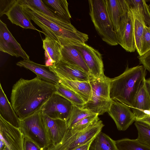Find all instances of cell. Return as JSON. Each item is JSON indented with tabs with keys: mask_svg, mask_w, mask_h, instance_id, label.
<instances>
[{
	"mask_svg": "<svg viewBox=\"0 0 150 150\" xmlns=\"http://www.w3.org/2000/svg\"><path fill=\"white\" fill-rule=\"evenodd\" d=\"M56 91V85L36 76L31 80L21 78L13 85L11 95V105L19 119L41 109Z\"/></svg>",
	"mask_w": 150,
	"mask_h": 150,
	"instance_id": "obj_1",
	"label": "cell"
},
{
	"mask_svg": "<svg viewBox=\"0 0 150 150\" xmlns=\"http://www.w3.org/2000/svg\"><path fill=\"white\" fill-rule=\"evenodd\" d=\"M21 3L28 17L41 28L45 36L58 41L61 45L76 46L88 40V35L77 30L71 22L64 25H59L47 18L41 12Z\"/></svg>",
	"mask_w": 150,
	"mask_h": 150,
	"instance_id": "obj_2",
	"label": "cell"
},
{
	"mask_svg": "<svg viewBox=\"0 0 150 150\" xmlns=\"http://www.w3.org/2000/svg\"><path fill=\"white\" fill-rule=\"evenodd\" d=\"M146 69L142 65L129 68L119 76L111 79L110 97L131 108L135 98L144 81Z\"/></svg>",
	"mask_w": 150,
	"mask_h": 150,
	"instance_id": "obj_3",
	"label": "cell"
},
{
	"mask_svg": "<svg viewBox=\"0 0 150 150\" xmlns=\"http://www.w3.org/2000/svg\"><path fill=\"white\" fill-rule=\"evenodd\" d=\"M89 15L102 40L108 45L118 44L116 32L107 11L106 0H89Z\"/></svg>",
	"mask_w": 150,
	"mask_h": 150,
	"instance_id": "obj_4",
	"label": "cell"
},
{
	"mask_svg": "<svg viewBox=\"0 0 150 150\" xmlns=\"http://www.w3.org/2000/svg\"><path fill=\"white\" fill-rule=\"evenodd\" d=\"M104 126L102 121L97 122L82 130L68 128L62 141L56 145H51L45 150H73L94 139Z\"/></svg>",
	"mask_w": 150,
	"mask_h": 150,
	"instance_id": "obj_5",
	"label": "cell"
},
{
	"mask_svg": "<svg viewBox=\"0 0 150 150\" xmlns=\"http://www.w3.org/2000/svg\"><path fill=\"white\" fill-rule=\"evenodd\" d=\"M19 129L23 135L45 150L51 145L46 131L41 110L19 119Z\"/></svg>",
	"mask_w": 150,
	"mask_h": 150,
	"instance_id": "obj_6",
	"label": "cell"
},
{
	"mask_svg": "<svg viewBox=\"0 0 150 150\" xmlns=\"http://www.w3.org/2000/svg\"><path fill=\"white\" fill-rule=\"evenodd\" d=\"M116 33L119 44L128 52L135 51L133 16L128 3L127 7L121 16L119 29Z\"/></svg>",
	"mask_w": 150,
	"mask_h": 150,
	"instance_id": "obj_7",
	"label": "cell"
},
{
	"mask_svg": "<svg viewBox=\"0 0 150 150\" xmlns=\"http://www.w3.org/2000/svg\"><path fill=\"white\" fill-rule=\"evenodd\" d=\"M74 105L70 101L55 92L49 98L41 110L43 115L51 118L67 121Z\"/></svg>",
	"mask_w": 150,
	"mask_h": 150,
	"instance_id": "obj_8",
	"label": "cell"
},
{
	"mask_svg": "<svg viewBox=\"0 0 150 150\" xmlns=\"http://www.w3.org/2000/svg\"><path fill=\"white\" fill-rule=\"evenodd\" d=\"M75 46L81 52L91 76L95 78L105 76L102 55L98 50L86 43Z\"/></svg>",
	"mask_w": 150,
	"mask_h": 150,
	"instance_id": "obj_9",
	"label": "cell"
},
{
	"mask_svg": "<svg viewBox=\"0 0 150 150\" xmlns=\"http://www.w3.org/2000/svg\"><path fill=\"white\" fill-rule=\"evenodd\" d=\"M0 51L13 56L30 60L29 57L22 48L8 29L6 25L0 20Z\"/></svg>",
	"mask_w": 150,
	"mask_h": 150,
	"instance_id": "obj_10",
	"label": "cell"
},
{
	"mask_svg": "<svg viewBox=\"0 0 150 150\" xmlns=\"http://www.w3.org/2000/svg\"><path fill=\"white\" fill-rule=\"evenodd\" d=\"M130 108L117 101H112L108 112L114 121L118 130H126L136 120Z\"/></svg>",
	"mask_w": 150,
	"mask_h": 150,
	"instance_id": "obj_11",
	"label": "cell"
},
{
	"mask_svg": "<svg viewBox=\"0 0 150 150\" xmlns=\"http://www.w3.org/2000/svg\"><path fill=\"white\" fill-rule=\"evenodd\" d=\"M0 138L9 150H24L23 135L19 128L5 121L0 116Z\"/></svg>",
	"mask_w": 150,
	"mask_h": 150,
	"instance_id": "obj_12",
	"label": "cell"
},
{
	"mask_svg": "<svg viewBox=\"0 0 150 150\" xmlns=\"http://www.w3.org/2000/svg\"><path fill=\"white\" fill-rule=\"evenodd\" d=\"M49 67L59 77L71 81H89L90 74L75 65L61 60Z\"/></svg>",
	"mask_w": 150,
	"mask_h": 150,
	"instance_id": "obj_13",
	"label": "cell"
},
{
	"mask_svg": "<svg viewBox=\"0 0 150 150\" xmlns=\"http://www.w3.org/2000/svg\"><path fill=\"white\" fill-rule=\"evenodd\" d=\"M45 129L51 145H56L62 140L68 129L67 121L53 119L43 115Z\"/></svg>",
	"mask_w": 150,
	"mask_h": 150,
	"instance_id": "obj_14",
	"label": "cell"
},
{
	"mask_svg": "<svg viewBox=\"0 0 150 150\" xmlns=\"http://www.w3.org/2000/svg\"><path fill=\"white\" fill-rule=\"evenodd\" d=\"M16 64L32 71L37 76L45 81L56 85L59 83L58 76L45 65L36 63L30 60L24 59L18 62Z\"/></svg>",
	"mask_w": 150,
	"mask_h": 150,
	"instance_id": "obj_15",
	"label": "cell"
},
{
	"mask_svg": "<svg viewBox=\"0 0 150 150\" xmlns=\"http://www.w3.org/2000/svg\"><path fill=\"white\" fill-rule=\"evenodd\" d=\"M145 79L142 83L131 108L136 118V121L150 113V96L146 87Z\"/></svg>",
	"mask_w": 150,
	"mask_h": 150,
	"instance_id": "obj_16",
	"label": "cell"
},
{
	"mask_svg": "<svg viewBox=\"0 0 150 150\" xmlns=\"http://www.w3.org/2000/svg\"><path fill=\"white\" fill-rule=\"evenodd\" d=\"M8 18L13 24L24 29L38 30L33 25L31 20L25 13L22 4L17 0L8 11L5 14Z\"/></svg>",
	"mask_w": 150,
	"mask_h": 150,
	"instance_id": "obj_17",
	"label": "cell"
},
{
	"mask_svg": "<svg viewBox=\"0 0 150 150\" xmlns=\"http://www.w3.org/2000/svg\"><path fill=\"white\" fill-rule=\"evenodd\" d=\"M61 46V60L75 65L90 75L81 52L75 46L71 45Z\"/></svg>",
	"mask_w": 150,
	"mask_h": 150,
	"instance_id": "obj_18",
	"label": "cell"
},
{
	"mask_svg": "<svg viewBox=\"0 0 150 150\" xmlns=\"http://www.w3.org/2000/svg\"><path fill=\"white\" fill-rule=\"evenodd\" d=\"M110 79L105 76L95 78L90 76L89 82L92 88V96L103 100H111L110 97Z\"/></svg>",
	"mask_w": 150,
	"mask_h": 150,
	"instance_id": "obj_19",
	"label": "cell"
},
{
	"mask_svg": "<svg viewBox=\"0 0 150 150\" xmlns=\"http://www.w3.org/2000/svg\"><path fill=\"white\" fill-rule=\"evenodd\" d=\"M43 48L46 59L45 65L49 67L59 62L61 59V46L57 41L45 36L42 40Z\"/></svg>",
	"mask_w": 150,
	"mask_h": 150,
	"instance_id": "obj_20",
	"label": "cell"
},
{
	"mask_svg": "<svg viewBox=\"0 0 150 150\" xmlns=\"http://www.w3.org/2000/svg\"><path fill=\"white\" fill-rule=\"evenodd\" d=\"M108 13L116 32L119 29L121 16L128 6L127 0H106Z\"/></svg>",
	"mask_w": 150,
	"mask_h": 150,
	"instance_id": "obj_21",
	"label": "cell"
},
{
	"mask_svg": "<svg viewBox=\"0 0 150 150\" xmlns=\"http://www.w3.org/2000/svg\"><path fill=\"white\" fill-rule=\"evenodd\" d=\"M59 77V83L77 94L85 103L90 99L92 90L89 81H71Z\"/></svg>",
	"mask_w": 150,
	"mask_h": 150,
	"instance_id": "obj_22",
	"label": "cell"
},
{
	"mask_svg": "<svg viewBox=\"0 0 150 150\" xmlns=\"http://www.w3.org/2000/svg\"><path fill=\"white\" fill-rule=\"evenodd\" d=\"M0 116L13 126L19 128V119L0 84Z\"/></svg>",
	"mask_w": 150,
	"mask_h": 150,
	"instance_id": "obj_23",
	"label": "cell"
},
{
	"mask_svg": "<svg viewBox=\"0 0 150 150\" xmlns=\"http://www.w3.org/2000/svg\"><path fill=\"white\" fill-rule=\"evenodd\" d=\"M47 6L57 16L67 22H70L71 18L66 0H42Z\"/></svg>",
	"mask_w": 150,
	"mask_h": 150,
	"instance_id": "obj_24",
	"label": "cell"
},
{
	"mask_svg": "<svg viewBox=\"0 0 150 150\" xmlns=\"http://www.w3.org/2000/svg\"><path fill=\"white\" fill-rule=\"evenodd\" d=\"M112 102V100H103L92 96L90 99L81 107L83 109L99 115L108 112Z\"/></svg>",
	"mask_w": 150,
	"mask_h": 150,
	"instance_id": "obj_25",
	"label": "cell"
},
{
	"mask_svg": "<svg viewBox=\"0 0 150 150\" xmlns=\"http://www.w3.org/2000/svg\"><path fill=\"white\" fill-rule=\"evenodd\" d=\"M22 3L50 17L51 21L60 25L66 24L65 21L59 18L44 4L42 0H20Z\"/></svg>",
	"mask_w": 150,
	"mask_h": 150,
	"instance_id": "obj_26",
	"label": "cell"
},
{
	"mask_svg": "<svg viewBox=\"0 0 150 150\" xmlns=\"http://www.w3.org/2000/svg\"><path fill=\"white\" fill-rule=\"evenodd\" d=\"M129 7L133 14L134 34L136 50L139 55L141 50L142 40L144 29L146 25L138 11L134 8Z\"/></svg>",
	"mask_w": 150,
	"mask_h": 150,
	"instance_id": "obj_27",
	"label": "cell"
},
{
	"mask_svg": "<svg viewBox=\"0 0 150 150\" xmlns=\"http://www.w3.org/2000/svg\"><path fill=\"white\" fill-rule=\"evenodd\" d=\"M89 150H118L115 141L100 132L91 145Z\"/></svg>",
	"mask_w": 150,
	"mask_h": 150,
	"instance_id": "obj_28",
	"label": "cell"
},
{
	"mask_svg": "<svg viewBox=\"0 0 150 150\" xmlns=\"http://www.w3.org/2000/svg\"><path fill=\"white\" fill-rule=\"evenodd\" d=\"M56 93L68 100L74 105L81 107L86 103L77 94L60 83L56 85Z\"/></svg>",
	"mask_w": 150,
	"mask_h": 150,
	"instance_id": "obj_29",
	"label": "cell"
},
{
	"mask_svg": "<svg viewBox=\"0 0 150 150\" xmlns=\"http://www.w3.org/2000/svg\"><path fill=\"white\" fill-rule=\"evenodd\" d=\"M129 6L138 11L146 26L150 27V8L144 0H127Z\"/></svg>",
	"mask_w": 150,
	"mask_h": 150,
	"instance_id": "obj_30",
	"label": "cell"
},
{
	"mask_svg": "<svg viewBox=\"0 0 150 150\" xmlns=\"http://www.w3.org/2000/svg\"><path fill=\"white\" fill-rule=\"evenodd\" d=\"M115 141L118 150H150V147L141 144L137 139L125 138Z\"/></svg>",
	"mask_w": 150,
	"mask_h": 150,
	"instance_id": "obj_31",
	"label": "cell"
},
{
	"mask_svg": "<svg viewBox=\"0 0 150 150\" xmlns=\"http://www.w3.org/2000/svg\"><path fill=\"white\" fill-rule=\"evenodd\" d=\"M96 114L83 109L80 107L74 105L70 117L67 121L68 128H69L75 124L85 117Z\"/></svg>",
	"mask_w": 150,
	"mask_h": 150,
	"instance_id": "obj_32",
	"label": "cell"
},
{
	"mask_svg": "<svg viewBox=\"0 0 150 150\" xmlns=\"http://www.w3.org/2000/svg\"><path fill=\"white\" fill-rule=\"evenodd\" d=\"M134 125L138 131L137 140L141 144L150 147V127L139 121H136Z\"/></svg>",
	"mask_w": 150,
	"mask_h": 150,
	"instance_id": "obj_33",
	"label": "cell"
},
{
	"mask_svg": "<svg viewBox=\"0 0 150 150\" xmlns=\"http://www.w3.org/2000/svg\"><path fill=\"white\" fill-rule=\"evenodd\" d=\"M98 116V115L96 114L85 117L69 128L76 130L85 129L99 121Z\"/></svg>",
	"mask_w": 150,
	"mask_h": 150,
	"instance_id": "obj_34",
	"label": "cell"
},
{
	"mask_svg": "<svg viewBox=\"0 0 150 150\" xmlns=\"http://www.w3.org/2000/svg\"><path fill=\"white\" fill-rule=\"evenodd\" d=\"M150 50V27L145 26L141 42L139 56H142Z\"/></svg>",
	"mask_w": 150,
	"mask_h": 150,
	"instance_id": "obj_35",
	"label": "cell"
},
{
	"mask_svg": "<svg viewBox=\"0 0 150 150\" xmlns=\"http://www.w3.org/2000/svg\"><path fill=\"white\" fill-rule=\"evenodd\" d=\"M17 0H0V16L5 14Z\"/></svg>",
	"mask_w": 150,
	"mask_h": 150,
	"instance_id": "obj_36",
	"label": "cell"
},
{
	"mask_svg": "<svg viewBox=\"0 0 150 150\" xmlns=\"http://www.w3.org/2000/svg\"><path fill=\"white\" fill-rule=\"evenodd\" d=\"M23 146L24 150H44L32 140L23 135Z\"/></svg>",
	"mask_w": 150,
	"mask_h": 150,
	"instance_id": "obj_37",
	"label": "cell"
},
{
	"mask_svg": "<svg viewBox=\"0 0 150 150\" xmlns=\"http://www.w3.org/2000/svg\"><path fill=\"white\" fill-rule=\"evenodd\" d=\"M140 63L150 72V50L142 56L138 57Z\"/></svg>",
	"mask_w": 150,
	"mask_h": 150,
	"instance_id": "obj_38",
	"label": "cell"
},
{
	"mask_svg": "<svg viewBox=\"0 0 150 150\" xmlns=\"http://www.w3.org/2000/svg\"><path fill=\"white\" fill-rule=\"evenodd\" d=\"M94 140V139H93L88 142L79 146L73 150H89L91 145Z\"/></svg>",
	"mask_w": 150,
	"mask_h": 150,
	"instance_id": "obj_39",
	"label": "cell"
},
{
	"mask_svg": "<svg viewBox=\"0 0 150 150\" xmlns=\"http://www.w3.org/2000/svg\"><path fill=\"white\" fill-rule=\"evenodd\" d=\"M137 121H139L144 123L150 127V113L146 115L142 119Z\"/></svg>",
	"mask_w": 150,
	"mask_h": 150,
	"instance_id": "obj_40",
	"label": "cell"
},
{
	"mask_svg": "<svg viewBox=\"0 0 150 150\" xmlns=\"http://www.w3.org/2000/svg\"><path fill=\"white\" fill-rule=\"evenodd\" d=\"M6 147L5 142L2 139L0 138V150H4Z\"/></svg>",
	"mask_w": 150,
	"mask_h": 150,
	"instance_id": "obj_41",
	"label": "cell"
},
{
	"mask_svg": "<svg viewBox=\"0 0 150 150\" xmlns=\"http://www.w3.org/2000/svg\"><path fill=\"white\" fill-rule=\"evenodd\" d=\"M145 83L147 88L150 96V78L146 79Z\"/></svg>",
	"mask_w": 150,
	"mask_h": 150,
	"instance_id": "obj_42",
	"label": "cell"
},
{
	"mask_svg": "<svg viewBox=\"0 0 150 150\" xmlns=\"http://www.w3.org/2000/svg\"><path fill=\"white\" fill-rule=\"evenodd\" d=\"M4 150H9V149L8 148V147H7Z\"/></svg>",
	"mask_w": 150,
	"mask_h": 150,
	"instance_id": "obj_43",
	"label": "cell"
}]
</instances>
